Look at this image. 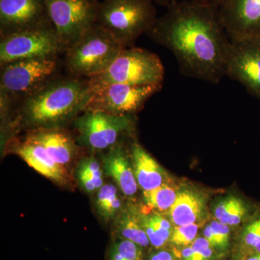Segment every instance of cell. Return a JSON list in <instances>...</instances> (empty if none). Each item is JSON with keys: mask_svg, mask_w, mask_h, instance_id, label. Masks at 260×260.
I'll use <instances>...</instances> for the list:
<instances>
[{"mask_svg": "<svg viewBox=\"0 0 260 260\" xmlns=\"http://www.w3.org/2000/svg\"><path fill=\"white\" fill-rule=\"evenodd\" d=\"M17 152L30 167L48 179L59 184L68 181V173L64 167L54 161L45 148L30 137L20 143Z\"/></svg>", "mask_w": 260, "mask_h": 260, "instance_id": "5bb4252c", "label": "cell"}, {"mask_svg": "<svg viewBox=\"0 0 260 260\" xmlns=\"http://www.w3.org/2000/svg\"><path fill=\"white\" fill-rule=\"evenodd\" d=\"M192 1L203 3V4L211 5V6L218 8V7L222 4L224 0H192Z\"/></svg>", "mask_w": 260, "mask_h": 260, "instance_id": "836d02e7", "label": "cell"}, {"mask_svg": "<svg viewBox=\"0 0 260 260\" xmlns=\"http://www.w3.org/2000/svg\"><path fill=\"white\" fill-rule=\"evenodd\" d=\"M153 0H103L96 25L112 34L123 47H130L156 21Z\"/></svg>", "mask_w": 260, "mask_h": 260, "instance_id": "277c9868", "label": "cell"}, {"mask_svg": "<svg viewBox=\"0 0 260 260\" xmlns=\"http://www.w3.org/2000/svg\"><path fill=\"white\" fill-rule=\"evenodd\" d=\"M162 88L115 83L92 90L85 111H98L116 116L132 115Z\"/></svg>", "mask_w": 260, "mask_h": 260, "instance_id": "9c48e42d", "label": "cell"}, {"mask_svg": "<svg viewBox=\"0 0 260 260\" xmlns=\"http://www.w3.org/2000/svg\"><path fill=\"white\" fill-rule=\"evenodd\" d=\"M123 48L112 34L94 25L65 51V68L71 76L90 79L107 70Z\"/></svg>", "mask_w": 260, "mask_h": 260, "instance_id": "5b68a950", "label": "cell"}, {"mask_svg": "<svg viewBox=\"0 0 260 260\" xmlns=\"http://www.w3.org/2000/svg\"><path fill=\"white\" fill-rule=\"evenodd\" d=\"M198 229L199 225L197 223L176 226L171 236V241L176 245L188 246L196 239Z\"/></svg>", "mask_w": 260, "mask_h": 260, "instance_id": "d4e9b609", "label": "cell"}, {"mask_svg": "<svg viewBox=\"0 0 260 260\" xmlns=\"http://www.w3.org/2000/svg\"><path fill=\"white\" fill-rule=\"evenodd\" d=\"M62 52L64 49L54 26L0 37V65L23 59L58 57Z\"/></svg>", "mask_w": 260, "mask_h": 260, "instance_id": "ba28073f", "label": "cell"}, {"mask_svg": "<svg viewBox=\"0 0 260 260\" xmlns=\"http://www.w3.org/2000/svg\"><path fill=\"white\" fill-rule=\"evenodd\" d=\"M58 57L23 59L1 64L0 93L20 103L59 75Z\"/></svg>", "mask_w": 260, "mask_h": 260, "instance_id": "8992f818", "label": "cell"}, {"mask_svg": "<svg viewBox=\"0 0 260 260\" xmlns=\"http://www.w3.org/2000/svg\"><path fill=\"white\" fill-rule=\"evenodd\" d=\"M48 13L65 51L96 25L99 0H45Z\"/></svg>", "mask_w": 260, "mask_h": 260, "instance_id": "52a82bcc", "label": "cell"}, {"mask_svg": "<svg viewBox=\"0 0 260 260\" xmlns=\"http://www.w3.org/2000/svg\"><path fill=\"white\" fill-rule=\"evenodd\" d=\"M97 207L105 218H111L121 207V200L117 196V190L112 184H106L99 190L97 197Z\"/></svg>", "mask_w": 260, "mask_h": 260, "instance_id": "7402d4cb", "label": "cell"}, {"mask_svg": "<svg viewBox=\"0 0 260 260\" xmlns=\"http://www.w3.org/2000/svg\"><path fill=\"white\" fill-rule=\"evenodd\" d=\"M91 95L88 79L59 76L19 103V117L34 129L60 128L85 110Z\"/></svg>", "mask_w": 260, "mask_h": 260, "instance_id": "7a4b0ae2", "label": "cell"}, {"mask_svg": "<svg viewBox=\"0 0 260 260\" xmlns=\"http://www.w3.org/2000/svg\"><path fill=\"white\" fill-rule=\"evenodd\" d=\"M78 177H79L80 181L82 185L87 191H93L95 189H97L93 181L87 174L78 172Z\"/></svg>", "mask_w": 260, "mask_h": 260, "instance_id": "f546056e", "label": "cell"}, {"mask_svg": "<svg viewBox=\"0 0 260 260\" xmlns=\"http://www.w3.org/2000/svg\"><path fill=\"white\" fill-rule=\"evenodd\" d=\"M204 202L198 194L190 191L177 193V199L169 209L171 219L177 226L190 225L196 222L203 214Z\"/></svg>", "mask_w": 260, "mask_h": 260, "instance_id": "ac0fdd59", "label": "cell"}, {"mask_svg": "<svg viewBox=\"0 0 260 260\" xmlns=\"http://www.w3.org/2000/svg\"><path fill=\"white\" fill-rule=\"evenodd\" d=\"M243 240L254 254H260V218L247 225L244 231Z\"/></svg>", "mask_w": 260, "mask_h": 260, "instance_id": "484cf974", "label": "cell"}, {"mask_svg": "<svg viewBox=\"0 0 260 260\" xmlns=\"http://www.w3.org/2000/svg\"><path fill=\"white\" fill-rule=\"evenodd\" d=\"M104 168L109 175L115 180L121 190L127 196H133L138 190V181L134 170L120 146L116 145L104 160Z\"/></svg>", "mask_w": 260, "mask_h": 260, "instance_id": "e0dca14e", "label": "cell"}, {"mask_svg": "<svg viewBox=\"0 0 260 260\" xmlns=\"http://www.w3.org/2000/svg\"><path fill=\"white\" fill-rule=\"evenodd\" d=\"M245 213L246 208L242 200L234 197L219 203L215 210L217 220L228 225L240 223Z\"/></svg>", "mask_w": 260, "mask_h": 260, "instance_id": "ffe728a7", "label": "cell"}, {"mask_svg": "<svg viewBox=\"0 0 260 260\" xmlns=\"http://www.w3.org/2000/svg\"><path fill=\"white\" fill-rule=\"evenodd\" d=\"M50 26L45 0H0V37Z\"/></svg>", "mask_w": 260, "mask_h": 260, "instance_id": "7c38bea8", "label": "cell"}, {"mask_svg": "<svg viewBox=\"0 0 260 260\" xmlns=\"http://www.w3.org/2000/svg\"><path fill=\"white\" fill-rule=\"evenodd\" d=\"M143 194L148 206L162 212L170 209L177 196L175 189L165 184L152 190L143 191Z\"/></svg>", "mask_w": 260, "mask_h": 260, "instance_id": "44dd1931", "label": "cell"}, {"mask_svg": "<svg viewBox=\"0 0 260 260\" xmlns=\"http://www.w3.org/2000/svg\"><path fill=\"white\" fill-rule=\"evenodd\" d=\"M218 12L231 40L260 39V0H224Z\"/></svg>", "mask_w": 260, "mask_h": 260, "instance_id": "4fadbf2b", "label": "cell"}, {"mask_svg": "<svg viewBox=\"0 0 260 260\" xmlns=\"http://www.w3.org/2000/svg\"><path fill=\"white\" fill-rule=\"evenodd\" d=\"M142 225L150 242L155 247H161L171 237V223L160 215L146 217L143 219Z\"/></svg>", "mask_w": 260, "mask_h": 260, "instance_id": "d6986e66", "label": "cell"}, {"mask_svg": "<svg viewBox=\"0 0 260 260\" xmlns=\"http://www.w3.org/2000/svg\"><path fill=\"white\" fill-rule=\"evenodd\" d=\"M153 1L154 3H156V4L168 8V7L177 2V0H153Z\"/></svg>", "mask_w": 260, "mask_h": 260, "instance_id": "e575fe53", "label": "cell"}, {"mask_svg": "<svg viewBox=\"0 0 260 260\" xmlns=\"http://www.w3.org/2000/svg\"><path fill=\"white\" fill-rule=\"evenodd\" d=\"M28 136L40 143L49 156L62 167L68 164L74 155V141L61 128L34 129Z\"/></svg>", "mask_w": 260, "mask_h": 260, "instance_id": "9a60e30c", "label": "cell"}, {"mask_svg": "<svg viewBox=\"0 0 260 260\" xmlns=\"http://www.w3.org/2000/svg\"><path fill=\"white\" fill-rule=\"evenodd\" d=\"M226 76L260 99V39L231 40Z\"/></svg>", "mask_w": 260, "mask_h": 260, "instance_id": "8fae6325", "label": "cell"}, {"mask_svg": "<svg viewBox=\"0 0 260 260\" xmlns=\"http://www.w3.org/2000/svg\"><path fill=\"white\" fill-rule=\"evenodd\" d=\"M204 236L205 239L210 242V245L212 247L214 246H218V243H217L216 239H215V235H214L213 230L210 225H207L204 230Z\"/></svg>", "mask_w": 260, "mask_h": 260, "instance_id": "1f68e13d", "label": "cell"}, {"mask_svg": "<svg viewBox=\"0 0 260 260\" xmlns=\"http://www.w3.org/2000/svg\"><path fill=\"white\" fill-rule=\"evenodd\" d=\"M140 246L127 239L121 241L114 246L111 260H141Z\"/></svg>", "mask_w": 260, "mask_h": 260, "instance_id": "cb8c5ba5", "label": "cell"}, {"mask_svg": "<svg viewBox=\"0 0 260 260\" xmlns=\"http://www.w3.org/2000/svg\"><path fill=\"white\" fill-rule=\"evenodd\" d=\"M85 112L77 119L76 126L81 141L94 150L115 146L121 135L131 131L134 124L131 115H112L98 111Z\"/></svg>", "mask_w": 260, "mask_h": 260, "instance_id": "30bf717a", "label": "cell"}, {"mask_svg": "<svg viewBox=\"0 0 260 260\" xmlns=\"http://www.w3.org/2000/svg\"><path fill=\"white\" fill-rule=\"evenodd\" d=\"M79 172L87 174L93 181L96 189H101L103 186V174L99 162L93 158H88L83 160L80 165Z\"/></svg>", "mask_w": 260, "mask_h": 260, "instance_id": "4316f807", "label": "cell"}, {"mask_svg": "<svg viewBox=\"0 0 260 260\" xmlns=\"http://www.w3.org/2000/svg\"><path fill=\"white\" fill-rule=\"evenodd\" d=\"M132 155L135 177L143 191L152 190L164 184L165 174L162 168L139 143H133Z\"/></svg>", "mask_w": 260, "mask_h": 260, "instance_id": "2e32d148", "label": "cell"}, {"mask_svg": "<svg viewBox=\"0 0 260 260\" xmlns=\"http://www.w3.org/2000/svg\"><path fill=\"white\" fill-rule=\"evenodd\" d=\"M246 260H260V254H254L252 256H249Z\"/></svg>", "mask_w": 260, "mask_h": 260, "instance_id": "d590c367", "label": "cell"}, {"mask_svg": "<svg viewBox=\"0 0 260 260\" xmlns=\"http://www.w3.org/2000/svg\"><path fill=\"white\" fill-rule=\"evenodd\" d=\"M210 225L218 243V247L221 249L226 247L229 245L230 228L218 220L212 222Z\"/></svg>", "mask_w": 260, "mask_h": 260, "instance_id": "83f0119b", "label": "cell"}, {"mask_svg": "<svg viewBox=\"0 0 260 260\" xmlns=\"http://www.w3.org/2000/svg\"><path fill=\"white\" fill-rule=\"evenodd\" d=\"M181 256L184 260H205L201 253L194 250L191 246L181 251Z\"/></svg>", "mask_w": 260, "mask_h": 260, "instance_id": "f1b7e54d", "label": "cell"}, {"mask_svg": "<svg viewBox=\"0 0 260 260\" xmlns=\"http://www.w3.org/2000/svg\"><path fill=\"white\" fill-rule=\"evenodd\" d=\"M191 246L197 251H201L212 247L210 242L205 238H198L195 239L194 242L191 243Z\"/></svg>", "mask_w": 260, "mask_h": 260, "instance_id": "4dcf8cb0", "label": "cell"}, {"mask_svg": "<svg viewBox=\"0 0 260 260\" xmlns=\"http://www.w3.org/2000/svg\"><path fill=\"white\" fill-rule=\"evenodd\" d=\"M147 36L172 53L183 75L214 84L226 76L231 40L218 8L192 0L176 2Z\"/></svg>", "mask_w": 260, "mask_h": 260, "instance_id": "6da1fadb", "label": "cell"}, {"mask_svg": "<svg viewBox=\"0 0 260 260\" xmlns=\"http://www.w3.org/2000/svg\"><path fill=\"white\" fill-rule=\"evenodd\" d=\"M150 260H173V256L168 251H162L154 254Z\"/></svg>", "mask_w": 260, "mask_h": 260, "instance_id": "d6a6232c", "label": "cell"}, {"mask_svg": "<svg viewBox=\"0 0 260 260\" xmlns=\"http://www.w3.org/2000/svg\"><path fill=\"white\" fill-rule=\"evenodd\" d=\"M164 77L165 69L157 54L141 48L126 47L107 70L88 79V83L91 91L115 83L162 88Z\"/></svg>", "mask_w": 260, "mask_h": 260, "instance_id": "3957f363", "label": "cell"}, {"mask_svg": "<svg viewBox=\"0 0 260 260\" xmlns=\"http://www.w3.org/2000/svg\"><path fill=\"white\" fill-rule=\"evenodd\" d=\"M120 232L126 239L140 246H147L150 243L143 225H140L136 219L129 215L121 220Z\"/></svg>", "mask_w": 260, "mask_h": 260, "instance_id": "603a6c76", "label": "cell"}]
</instances>
